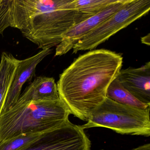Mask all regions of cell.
<instances>
[{
	"label": "cell",
	"instance_id": "cell-1",
	"mask_svg": "<svg viewBox=\"0 0 150 150\" xmlns=\"http://www.w3.org/2000/svg\"><path fill=\"white\" fill-rule=\"evenodd\" d=\"M120 54L108 50H93L81 55L59 76V99L71 114L87 121L107 98L109 86L122 66Z\"/></svg>",
	"mask_w": 150,
	"mask_h": 150
},
{
	"label": "cell",
	"instance_id": "cell-2",
	"mask_svg": "<svg viewBox=\"0 0 150 150\" xmlns=\"http://www.w3.org/2000/svg\"><path fill=\"white\" fill-rule=\"evenodd\" d=\"M84 21L74 0L0 1V35L16 28L42 50L57 46L69 30Z\"/></svg>",
	"mask_w": 150,
	"mask_h": 150
},
{
	"label": "cell",
	"instance_id": "cell-3",
	"mask_svg": "<svg viewBox=\"0 0 150 150\" xmlns=\"http://www.w3.org/2000/svg\"><path fill=\"white\" fill-rule=\"evenodd\" d=\"M70 111L60 99L54 101H18L0 115V143L23 134L43 133L69 121Z\"/></svg>",
	"mask_w": 150,
	"mask_h": 150
},
{
	"label": "cell",
	"instance_id": "cell-4",
	"mask_svg": "<svg viewBox=\"0 0 150 150\" xmlns=\"http://www.w3.org/2000/svg\"><path fill=\"white\" fill-rule=\"evenodd\" d=\"M150 108L142 109L106 98L81 127H104L121 134L150 137Z\"/></svg>",
	"mask_w": 150,
	"mask_h": 150
},
{
	"label": "cell",
	"instance_id": "cell-5",
	"mask_svg": "<svg viewBox=\"0 0 150 150\" xmlns=\"http://www.w3.org/2000/svg\"><path fill=\"white\" fill-rule=\"evenodd\" d=\"M150 10V0H128L108 20L81 39L73 48V53L94 50L116 33L145 15Z\"/></svg>",
	"mask_w": 150,
	"mask_h": 150
},
{
	"label": "cell",
	"instance_id": "cell-6",
	"mask_svg": "<svg viewBox=\"0 0 150 150\" xmlns=\"http://www.w3.org/2000/svg\"><path fill=\"white\" fill-rule=\"evenodd\" d=\"M91 145L81 126L69 121L21 150H90Z\"/></svg>",
	"mask_w": 150,
	"mask_h": 150
},
{
	"label": "cell",
	"instance_id": "cell-7",
	"mask_svg": "<svg viewBox=\"0 0 150 150\" xmlns=\"http://www.w3.org/2000/svg\"><path fill=\"white\" fill-rule=\"evenodd\" d=\"M127 1L117 0L100 13L72 28L65 34L61 42L57 46L55 56H62L72 50L81 39L108 20Z\"/></svg>",
	"mask_w": 150,
	"mask_h": 150
},
{
	"label": "cell",
	"instance_id": "cell-8",
	"mask_svg": "<svg viewBox=\"0 0 150 150\" xmlns=\"http://www.w3.org/2000/svg\"><path fill=\"white\" fill-rule=\"evenodd\" d=\"M51 52V49L42 50L32 57L23 60H18L13 80L6 98L1 114L9 109L17 102L21 94L23 85L32 79L38 64Z\"/></svg>",
	"mask_w": 150,
	"mask_h": 150
},
{
	"label": "cell",
	"instance_id": "cell-9",
	"mask_svg": "<svg viewBox=\"0 0 150 150\" xmlns=\"http://www.w3.org/2000/svg\"><path fill=\"white\" fill-rule=\"evenodd\" d=\"M117 79L138 100L150 105V62L139 68L121 70Z\"/></svg>",
	"mask_w": 150,
	"mask_h": 150
},
{
	"label": "cell",
	"instance_id": "cell-10",
	"mask_svg": "<svg viewBox=\"0 0 150 150\" xmlns=\"http://www.w3.org/2000/svg\"><path fill=\"white\" fill-rule=\"evenodd\" d=\"M59 99L57 86L55 79L53 78L39 77L26 87L18 101H54Z\"/></svg>",
	"mask_w": 150,
	"mask_h": 150
},
{
	"label": "cell",
	"instance_id": "cell-11",
	"mask_svg": "<svg viewBox=\"0 0 150 150\" xmlns=\"http://www.w3.org/2000/svg\"><path fill=\"white\" fill-rule=\"evenodd\" d=\"M107 98L120 104L132 106L142 109L150 108V105L141 102L128 92L116 78L108 88Z\"/></svg>",
	"mask_w": 150,
	"mask_h": 150
},
{
	"label": "cell",
	"instance_id": "cell-12",
	"mask_svg": "<svg viewBox=\"0 0 150 150\" xmlns=\"http://www.w3.org/2000/svg\"><path fill=\"white\" fill-rule=\"evenodd\" d=\"M117 0H74L76 9L84 21L97 14Z\"/></svg>",
	"mask_w": 150,
	"mask_h": 150
},
{
	"label": "cell",
	"instance_id": "cell-13",
	"mask_svg": "<svg viewBox=\"0 0 150 150\" xmlns=\"http://www.w3.org/2000/svg\"><path fill=\"white\" fill-rule=\"evenodd\" d=\"M46 132L23 134L5 140L0 143V150H21L24 149L40 139Z\"/></svg>",
	"mask_w": 150,
	"mask_h": 150
},
{
	"label": "cell",
	"instance_id": "cell-14",
	"mask_svg": "<svg viewBox=\"0 0 150 150\" xmlns=\"http://www.w3.org/2000/svg\"><path fill=\"white\" fill-rule=\"evenodd\" d=\"M132 150H150V144H146Z\"/></svg>",
	"mask_w": 150,
	"mask_h": 150
},
{
	"label": "cell",
	"instance_id": "cell-15",
	"mask_svg": "<svg viewBox=\"0 0 150 150\" xmlns=\"http://www.w3.org/2000/svg\"></svg>",
	"mask_w": 150,
	"mask_h": 150
}]
</instances>
